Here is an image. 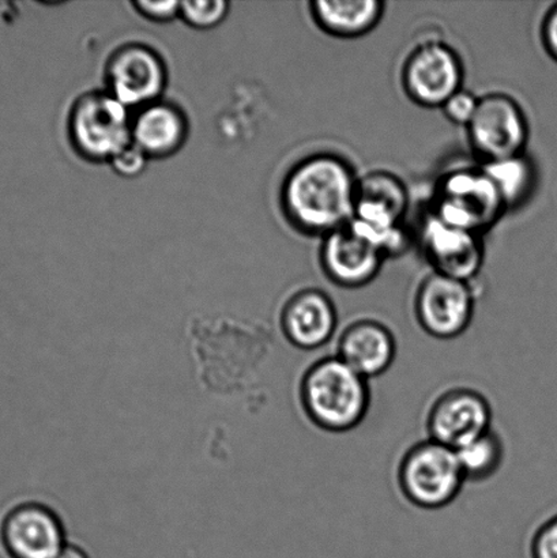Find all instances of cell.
<instances>
[{
  "label": "cell",
  "mask_w": 557,
  "mask_h": 558,
  "mask_svg": "<svg viewBox=\"0 0 557 558\" xmlns=\"http://www.w3.org/2000/svg\"><path fill=\"white\" fill-rule=\"evenodd\" d=\"M229 8H231V3L226 2V0L182 2L180 19L194 29L209 31L226 21Z\"/></svg>",
  "instance_id": "44dd1931"
},
{
  "label": "cell",
  "mask_w": 557,
  "mask_h": 558,
  "mask_svg": "<svg viewBox=\"0 0 557 558\" xmlns=\"http://www.w3.org/2000/svg\"><path fill=\"white\" fill-rule=\"evenodd\" d=\"M494 410L476 388L460 386L440 392L425 415L428 439L457 451L493 429Z\"/></svg>",
  "instance_id": "8fae6325"
},
{
  "label": "cell",
  "mask_w": 557,
  "mask_h": 558,
  "mask_svg": "<svg viewBox=\"0 0 557 558\" xmlns=\"http://www.w3.org/2000/svg\"><path fill=\"white\" fill-rule=\"evenodd\" d=\"M2 537L13 558H57L68 546L60 518L38 502H26L11 511L3 523Z\"/></svg>",
  "instance_id": "9a60e30c"
},
{
  "label": "cell",
  "mask_w": 557,
  "mask_h": 558,
  "mask_svg": "<svg viewBox=\"0 0 557 558\" xmlns=\"http://www.w3.org/2000/svg\"><path fill=\"white\" fill-rule=\"evenodd\" d=\"M57 558H90L89 555L86 554L85 549L80 548V546L68 544L63 549L62 554H60Z\"/></svg>",
  "instance_id": "4316f807"
},
{
  "label": "cell",
  "mask_w": 557,
  "mask_h": 558,
  "mask_svg": "<svg viewBox=\"0 0 557 558\" xmlns=\"http://www.w3.org/2000/svg\"><path fill=\"white\" fill-rule=\"evenodd\" d=\"M540 36H542L545 52L557 62V3L545 14Z\"/></svg>",
  "instance_id": "484cf974"
},
{
  "label": "cell",
  "mask_w": 557,
  "mask_h": 558,
  "mask_svg": "<svg viewBox=\"0 0 557 558\" xmlns=\"http://www.w3.org/2000/svg\"><path fill=\"white\" fill-rule=\"evenodd\" d=\"M532 558H557V513L544 521L531 541Z\"/></svg>",
  "instance_id": "cb8c5ba5"
},
{
  "label": "cell",
  "mask_w": 557,
  "mask_h": 558,
  "mask_svg": "<svg viewBox=\"0 0 557 558\" xmlns=\"http://www.w3.org/2000/svg\"><path fill=\"white\" fill-rule=\"evenodd\" d=\"M310 14L326 35L353 40L370 35L384 20L380 0H313Z\"/></svg>",
  "instance_id": "ac0fdd59"
},
{
  "label": "cell",
  "mask_w": 557,
  "mask_h": 558,
  "mask_svg": "<svg viewBox=\"0 0 557 558\" xmlns=\"http://www.w3.org/2000/svg\"><path fill=\"white\" fill-rule=\"evenodd\" d=\"M280 327L293 348L305 352L324 348L338 330L335 301L318 288L299 290L282 305Z\"/></svg>",
  "instance_id": "5bb4252c"
},
{
  "label": "cell",
  "mask_w": 557,
  "mask_h": 558,
  "mask_svg": "<svg viewBox=\"0 0 557 558\" xmlns=\"http://www.w3.org/2000/svg\"><path fill=\"white\" fill-rule=\"evenodd\" d=\"M428 211L452 227L484 236L509 210L493 180L479 166L456 167L441 173Z\"/></svg>",
  "instance_id": "277c9868"
},
{
  "label": "cell",
  "mask_w": 557,
  "mask_h": 558,
  "mask_svg": "<svg viewBox=\"0 0 557 558\" xmlns=\"http://www.w3.org/2000/svg\"><path fill=\"white\" fill-rule=\"evenodd\" d=\"M106 85L131 111L161 100L168 85V69L155 48L129 43L114 49L106 64Z\"/></svg>",
  "instance_id": "30bf717a"
},
{
  "label": "cell",
  "mask_w": 557,
  "mask_h": 558,
  "mask_svg": "<svg viewBox=\"0 0 557 558\" xmlns=\"http://www.w3.org/2000/svg\"><path fill=\"white\" fill-rule=\"evenodd\" d=\"M319 260L326 278L336 287L362 289L378 278L386 258L348 223L322 238Z\"/></svg>",
  "instance_id": "4fadbf2b"
},
{
  "label": "cell",
  "mask_w": 557,
  "mask_h": 558,
  "mask_svg": "<svg viewBox=\"0 0 557 558\" xmlns=\"http://www.w3.org/2000/svg\"><path fill=\"white\" fill-rule=\"evenodd\" d=\"M417 239L434 272L471 283L482 272L485 258L482 234L452 227L427 211L420 221Z\"/></svg>",
  "instance_id": "7c38bea8"
},
{
  "label": "cell",
  "mask_w": 557,
  "mask_h": 558,
  "mask_svg": "<svg viewBox=\"0 0 557 558\" xmlns=\"http://www.w3.org/2000/svg\"><path fill=\"white\" fill-rule=\"evenodd\" d=\"M408 210L409 193L403 180L378 169L359 178L349 227L378 248L386 260L397 258L411 245L405 227Z\"/></svg>",
  "instance_id": "3957f363"
},
{
  "label": "cell",
  "mask_w": 557,
  "mask_h": 558,
  "mask_svg": "<svg viewBox=\"0 0 557 558\" xmlns=\"http://www.w3.org/2000/svg\"><path fill=\"white\" fill-rule=\"evenodd\" d=\"M467 483H485L504 466L505 441L494 428L456 451Z\"/></svg>",
  "instance_id": "ffe728a7"
},
{
  "label": "cell",
  "mask_w": 557,
  "mask_h": 558,
  "mask_svg": "<svg viewBox=\"0 0 557 558\" xmlns=\"http://www.w3.org/2000/svg\"><path fill=\"white\" fill-rule=\"evenodd\" d=\"M397 350V338L389 326L376 319H358L338 336L335 354L371 380L391 368Z\"/></svg>",
  "instance_id": "2e32d148"
},
{
  "label": "cell",
  "mask_w": 557,
  "mask_h": 558,
  "mask_svg": "<svg viewBox=\"0 0 557 558\" xmlns=\"http://www.w3.org/2000/svg\"><path fill=\"white\" fill-rule=\"evenodd\" d=\"M189 119L177 104L158 100L133 118V144L150 160L177 155L189 138Z\"/></svg>",
  "instance_id": "e0dca14e"
},
{
  "label": "cell",
  "mask_w": 557,
  "mask_h": 558,
  "mask_svg": "<svg viewBox=\"0 0 557 558\" xmlns=\"http://www.w3.org/2000/svg\"><path fill=\"white\" fill-rule=\"evenodd\" d=\"M465 129L480 166L525 155L531 135L521 104L501 92L480 97L477 111Z\"/></svg>",
  "instance_id": "52a82bcc"
},
{
  "label": "cell",
  "mask_w": 557,
  "mask_h": 558,
  "mask_svg": "<svg viewBox=\"0 0 557 558\" xmlns=\"http://www.w3.org/2000/svg\"><path fill=\"white\" fill-rule=\"evenodd\" d=\"M465 483L456 451L431 439L414 442L398 462V488L420 510L449 507Z\"/></svg>",
  "instance_id": "8992f818"
},
{
  "label": "cell",
  "mask_w": 557,
  "mask_h": 558,
  "mask_svg": "<svg viewBox=\"0 0 557 558\" xmlns=\"http://www.w3.org/2000/svg\"><path fill=\"white\" fill-rule=\"evenodd\" d=\"M356 172L335 153H315L294 163L281 185V209L298 232L324 238L351 222Z\"/></svg>",
  "instance_id": "6da1fadb"
},
{
  "label": "cell",
  "mask_w": 557,
  "mask_h": 558,
  "mask_svg": "<svg viewBox=\"0 0 557 558\" xmlns=\"http://www.w3.org/2000/svg\"><path fill=\"white\" fill-rule=\"evenodd\" d=\"M480 97L474 95L465 87L456 95H452L449 100L444 104L440 111L444 112L445 118L452 124L463 125L467 128L472 122L474 113L477 111Z\"/></svg>",
  "instance_id": "7402d4cb"
},
{
  "label": "cell",
  "mask_w": 557,
  "mask_h": 558,
  "mask_svg": "<svg viewBox=\"0 0 557 558\" xmlns=\"http://www.w3.org/2000/svg\"><path fill=\"white\" fill-rule=\"evenodd\" d=\"M133 8L146 20L157 22V24H168V22L179 19L182 2L179 0H161V2L135 0Z\"/></svg>",
  "instance_id": "d4e9b609"
},
{
  "label": "cell",
  "mask_w": 557,
  "mask_h": 558,
  "mask_svg": "<svg viewBox=\"0 0 557 558\" xmlns=\"http://www.w3.org/2000/svg\"><path fill=\"white\" fill-rule=\"evenodd\" d=\"M414 317L427 336L451 341L471 327L476 292L471 282L431 272L414 294Z\"/></svg>",
  "instance_id": "9c48e42d"
},
{
  "label": "cell",
  "mask_w": 557,
  "mask_h": 558,
  "mask_svg": "<svg viewBox=\"0 0 557 558\" xmlns=\"http://www.w3.org/2000/svg\"><path fill=\"white\" fill-rule=\"evenodd\" d=\"M150 158L134 144L124 147L117 156L109 161L112 171L120 178L135 179L142 177L147 168Z\"/></svg>",
  "instance_id": "603a6c76"
},
{
  "label": "cell",
  "mask_w": 557,
  "mask_h": 558,
  "mask_svg": "<svg viewBox=\"0 0 557 558\" xmlns=\"http://www.w3.org/2000/svg\"><path fill=\"white\" fill-rule=\"evenodd\" d=\"M133 111L107 90L84 93L70 109V144L82 160L108 163L133 144Z\"/></svg>",
  "instance_id": "5b68a950"
},
{
  "label": "cell",
  "mask_w": 557,
  "mask_h": 558,
  "mask_svg": "<svg viewBox=\"0 0 557 558\" xmlns=\"http://www.w3.org/2000/svg\"><path fill=\"white\" fill-rule=\"evenodd\" d=\"M482 167L498 189L509 211L525 205L537 189V167L526 153L506 160L484 163Z\"/></svg>",
  "instance_id": "d6986e66"
},
{
  "label": "cell",
  "mask_w": 557,
  "mask_h": 558,
  "mask_svg": "<svg viewBox=\"0 0 557 558\" xmlns=\"http://www.w3.org/2000/svg\"><path fill=\"white\" fill-rule=\"evenodd\" d=\"M299 402L305 417L329 434H347L363 424L371 409L370 380L336 354L325 355L304 371Z\"/></svg>",
  "instance_id": "7a4b0ae2"
},
{
  "label": "cell",
  "mask_w": 557,
  "mask_h": 558,
  "mask_svg": "<svg viewBox=\"0 0 557 558\" xmlns=\"http://www.w3.org/2000/svg\"><path fill=\"white\" fill-rule=\"evenodd\" d=\"M465 68L460 53L439 38H425L409 52L401 70V85L407 97L427 109L444 107L452 95L463 89Z\"/></svg>",
  "instance_id": "ba28073f"
}]
</instances>
